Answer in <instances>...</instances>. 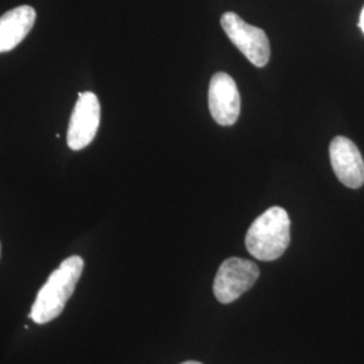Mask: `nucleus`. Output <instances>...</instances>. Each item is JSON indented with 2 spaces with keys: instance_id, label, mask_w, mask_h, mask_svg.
Instances as JSON below:
<instances>
[{
  "instance_id": "obj_1",
  "label": "nucleus",
  "mask_w": 364,
  "mask_h": 364,
  "mask_svg": "<svg viewBox=\"0 0 364 364\" xmlns=\"http://www.w3.org/2000/svg\"><path fill=\"white\" fill-rule=\"evenodd\" d=\"M82 270L84 259L81 257L73 255L66 258L39 289L28 317L36 324H48L55 320L65 309L68 299L75 293Z\"/></svg>"
},
{
  "instance_id": "obj_2",
  "label": "nucleus",
  "mask_w": 364,
  "mask_h": 364,
  "mask_svg": "<svg viewBox=\"0 0 364 364\" xmlns=\"http://www.w3.org/2000/svg\"><path fill=\"white\" fill-rule=\"evenodd\" d=\"M290 243V219L287 210L272 207L251 224L246 235L247 251L257 259L270 262L284 255Z\"/></svg>"
},
{
  "instance_id": "obj_3",
  "label": "nucleus",
  "mask_w": 364,
  "mask_h": 364,
  "mask_svg": "<svg viewBox=\"0 0 364 364\" xmlns=\"http://www.w3.org/2000/svg\"><path fill=\"white\" fill-rule=\"evenodd\" d=\"M221 27L235 46L246 55L252 65H266L270 60V42L259 27L248 25L237 14H223Z\"/></svg>"
},
{
  "instance_id": "obj_4",
  "label": "nucleus",
  "mask_w": 364,
  "mask_h": 364,
  "mask_svg": "<svg viewBox=\"0 0 364 364\" xmlns=\"http://www.w3.org/2000/svg\"><path fill=\"white\" fill-rule=\"evenodd\" d=\"M257 263L243 258H228L218 270L213 294L221 304H231L245 294L259 278Z\"/></svg>"
},
{
  "instance_id": "obj_5",
  "label": "nucleus",
  "mask_w": 364,
  "mask_h": 364,
  "mask_svg": "<svg viewBox=\"0 0 364 364\" xmlns=\"http://www.w3.org/2000/svg\"><path fill=\"white\" fill-rule=\"evenodd\" d=\"M100 124V103L95 93L84 92L78 95V100L72 112L66 142L77 151L91 144Z\"/></svg>"
},
{
  "instance_id": "obj_6",
  "label": "nucleus",
  "mask_w": 364,
  "mask_h": 364,
  "mask_svg": "<svg viewBox=\"0 0 364 364\" xmlns=\"http://www.w3.org/2000/svg\"><path fill=\"white\" fill-rule=\"evenodd\" d=\"M208 105L210 115L220 126H232L240 115V95L234 78L219 72L209 82Z\"/></svg>"
},
{
  "instance_id": "obj_7",
  "label": "nucleus",
  "mask_w": 364,
  "mask_h": 364,
  "mask_svg": "<svg viewBox=\"0 0 364 364\" xmlns=\"http://www.w3.org/2000/svg\"><path fill=\"white\" fill-rule=\"evenodd\" d=\"M332 169L343 185L358 189L364 183V161L356 144L346 136H336L329 146Z\"/></svg>"
},
{
  "instance_id": "obj_8",
  "label": "nucleus",
  "mask_w": 364,
  "mask_h": 364,
  "mask_svg": "<svg viewBox=\"0 0 364 364\" xmlns=\"http://www.w3.org/2000/svg\"><path fill=\"white\" fill-rule=\"evenodd\" d=\"M37 13L31 6H19L0 16V53L11 52L31 31Z\"/></svg>"
},
{
  "instance_id": "obj_9",
  "label": "nucleus",
  "mask_w": 364,
  "mask_h": 364,
  "mask_svg": "<svg viewBox=\"0 0 364 364\" xmlns=\"http://www.w3.org/2000/svg\"><path fill=\"white\" fill-rule=\"evenodd\" d=\"M359 26L362 28V31L364 33V9L363 11H362V15H360V21H359Z\"/></svg>"
},
{
  "instance_id": "obj_10",
  "label": "nucleus",
  "mask_w": 364,
  "mask_h": 364,
  "mask_svg": "<svg viewBox=\"0 0 364 364\" xmlns=\"http://www.w3.org/2000/svg\"><path fill=\"white\" fill-rule=\"evenodd\" d=\"M181 364H203L200 363V362H195V360H189V362H183V363Z\"/></svg>"
},
{
  "instance_id": "obj_11",
  "label": "nucleus",
  "mask_w": 364,
  "mask_h": 364,
  "mask_svg": "<svg viewBox=\"0 0 364 364\" xmlns=\"http://www.w3.org/2000/svg\"><path fill=\"white\" fill-rule=\"evenodd\" d=\"M0 252H1V247H0Z\"/></svg>"
}]
</instances>
